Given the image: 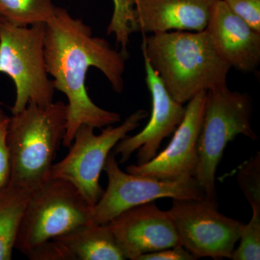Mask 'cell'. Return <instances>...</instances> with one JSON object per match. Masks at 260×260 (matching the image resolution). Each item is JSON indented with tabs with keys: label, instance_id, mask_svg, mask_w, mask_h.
<instances>
[{
	"label": "cell",
	"instance_id": "obj_9",
	"mask_svg": "<svg viewBox=\"0 0 260 260\" xmlns=\"http://www.w3.org/2000/svg\"><path fill=\"white\" fill-rule=\"evenodd\" d=\"M167 212L181 246L195 259H231L244 223L220 213L217 201L173 200Z\"/></svg>",
	"mask_w": 260,
	"mask_h": 260
},
{
	"label": "cell",
	"instance_id": "obj_12",
	"mask_svg": "<svg viewBox=\"0 0 260 260\" xmlns=\"http://www.w3.org/2000/svg\"><path fill=\"white\" fill-rule=\"evenodd\" d=\"M144 59L145 81L151 94L152 111L144 129L134 136H126L116 144L114 154L120 155L121 162L127 161L138 151V164H143L158 153L162 140L175 131L185 114L186 107L173 99L158 75Z\"/></svg>",
	"mask_w": 260,
	"mask_h": 260
},
{
	"label": "cell",
	"instance_id": "obj_18",
	"mask_svg": "<svg viewBox=\"0 0 260 260\" xmlns=\"http://www.w3.org/2000/svg\"><path fill=\"white\" fill-rule=\"evenodd\" d=\"M114 12L107 28V34H114L121 52L128 54L127 47L132 34L134 0H113Z\"/></svg>",
	"mask_w": 260,
	"mask_h": 260
},
{
	"label": "cell",
	"instance_id": "obj_10",
	"mask_svg": "<svg viewBox=\"0 0 260 260\" xmlns=\"http://www.w3.org/2000/svg\"><path fill=\"white\" fill-rule=\"evenodd\" d=\"M207 91L188 102L185 114L165 150L143 164H133L126 172L164 181H184L194 178L198 164V143L204 117Z\"/></svg>",
	"mask_w": 260,
	"mask_h": 260
},
{
	"label": "cell",
	"instance_id": "obj_2",
	"mask_svg": "<svg viewBox=\"0 0 260 260\" xmlns=\"http://www.w3.org/2000/svg\"><path fill=\"white\" fill-rule=\"evenodd\" d=\"M143 55L179 104L227 85L231 68L218 55L206 31L173 30L143 37Z\"/></svg>",
	"mask_w": 260,
	"mask_h": 260
},
{
	"label": "cell",
	"instance_id": "obj_5",
	"mask_svg": "<svg viewBox=\"0 0 260 260\" xmlns=\"http://www.w3.org/2000/svg\"><path fill=\"white\" fill-rule=\"evenodd\" d=\"M92 208L70 181L48 179L30 193L15 249L27 256L44 243L91 223Z\"/></svg>",
	"mask_w": 260,
	"mask_h": 260
},
{
	"label": "cell",
	"instance_id": "obj_6",
	"mask_svg": "<svg viewBox=\"0 0 260 260\" xmlns=\"http://www.w3.org/2000/svg\"><path fill=\"white\" fill-rule=\"evenodd\" d=\"M44 34L43 23L18 26L3 19L0 25V73L11 78L16 90L13 114L29 104L46 107L54 102L56 88L46 66Z\"/></svg>",
	"mask_w": 260,
	"mask_h": 260
},
{
	"label": "cell",
	"instance_id": "obj_24",
	"mask_svg": "<svg viewBox=\"0 0 260 260\" xmlns=\"http://www.w3.org/2000/svg\"><path fill=\"white\" fill-rule=\"evenodd\" d=\"M3 18L1 14H0V25H1L2 22H3Z\"/></svg>",
	"mask_w": 260,
	"mask_h": 260
},
{
	"label": "cell",
	"instance_id": "obj_16",
	"mask_svg": "<svg viewBox=\"0 0 260 260\" xmlns=\"http://www.w3.org/2000/svg\"><path fill=\"white\" fill-rule=\"evenodd\" d=\"M31 191L10 181L0 189V260L12 259L19 226Z\"/></svg>",
	"mask_w": 260,
	"mask_h": 260
},
{
	"label": "cell",
	"instance_id": "obj_23",
	"mask_svg": "<svg viewBox=\"0 0 260 260\" xmlns=\"http://www.w3.org/2000/svg\"><path fill=\"white\" fill-rule=\"evenodd\" d=\"M194 256L184 246L179 245L143 254L138 260H194Z\"/></svg>",
	"mask_w": 260,
	"mask_h": 260
},
{
	"label": "cell",
	"instance_id": "obj_3",
	"mask_svg": "<svg viewBox=\"0 0 260 260\" xmlns=\"http://www.w3.org/2000/svg\"><path fill=\"white\" fill-rule=\"evenodd\" d=\"M68 106L29 104L10 117L7 133L11 173L10 182L32 191L49 179L66 132Z\"/></svg>",
	"mask_w": 260,
	"mask_h": 260
},
{
	"label": "cell",
	"instance_id": "obj_14",
	"mask_svg": "<svg viewBox=\"0 0 260 260\" xmlns=\"http://www.w3.org/2000/svg\"><path fill=\"white\" fill-rule=\"evenodd\" d=\"M218 0H134L132 32L203 31Z\"/></svg>",
	"mask_w": 260,
	"mask_h": 260
},
{
	"label": "cell",
	"instance_id": "obj_22",
	"mask_svg": "<svg viewBox=\"0 0 260 260\" xmlns=\"http://www.w3.org/2000/svg\"><path fill=\"white\" fill-rule=\"evenodd\" d=\"M9 121V116L0 112V189L9 183L11 173L9 148L7 143Z\"/></svg>",
	"mask_w": 260,
	"mask_h": 260
},
{
	"label": "cell",
	"instance_id": "obj_21",
	"mask_svg": "<svg viewBox=\"0 0 260 260\" xmlns=\"http://www.w3.org/2000/svg\"><path fill=\"white\" fill-rule=\"evenodd\" d=\"M233 13L260 32V0H223Z\"/></svg>",
	"mask_w": 260,
	"mask_h": 260
},
{
	"label": "cell",
	"instance_id": "obj_11",
	"mask_svg": "<svg viewBox=\"0 0 260 260\" xmlns=\"http://www.w3.org/2000/svg\"><path fill=\"white\" fill-rule=\"evenodd\" d=\"M108 224L126 259L181 245L169 213L155 202L126 210Z\"/></svg>",
	"mask_w": 260,
	"mask_h": 260
},
{
	"label": "cell",
	"instance_id": "obj_13",
	"mask_svg": "<svg viewBox=\"0 0 260 260\" xmlns=\"http://www.w3.org/2000/svg\"><path fill=\"white\" fill-rule=\"evenodd\" d=\"M218 55L230 68L255 71L260 63V32L233 13L223 0L214 5L205 28Z\"/></svg>",
	"mask_w": 260,
	"mask_h": 260
},
{
	"label": "cell",
	"instance_id": "obj_19",
	"mask_svg": "<svg viewBox=\"0 0 260 260\" xmlns=\"http://www.w3.org/2000/svg\"><path fill=\"white\" fill-rule=\"evenodd\" d=\"M240 244L234 249L233 260H259L260 259V210H252L249 223L243 225Z\"/></svg>",
	"mask_w": 260,
	"mask_h": 260
},
{
	"label": "cell",
	"instance_id": "obj_20",
	"mask_svg": "<svg viewBox=\"0 0 260 260\" xmlns=\"http://www.w3.org/2000/svg\"><path fill=\"white\" fill-rule=\"evenodd\" d=\"M238 184L253 210H260V153L242 164Z\"/></svg>",
	"mask_w": 260,
	"mask_h": 260
},
{
	"label": "cell",
	"instance_id": "obj_7",
	"mask_svg": "<svg viewBox=\"0 0 260 260\" xmlns=\"http://www.w3.org/2000/svg\"><path fill=\"white\" fill-rule=\"evenodd\" d=\"M148 116L147 111L139 109L128 116L120 125L108 126L99 135L94 133L93 126L82 125L75 133L69 153L51 167L49 179L70 181L93 207L104 193L99 179L108 155L121 140L138 128Z\"/></svg>",
	"mask_w": 260,
	"mask_h": 260
},
{
	"label": "cell",
	"instance_id": "obj_15",
	"mask_svg": "<svg viewBox=\"0 0 260 260\" xmlns=\"http://www.w3.org/2000/svg\"><path fill=\"white\" fill-rule=\"evenodd\" d=\"M61 260H124L109 224L88 223L52 239Z\"/></svg>",
	"mask_w": 260,
	"mask_h": 260
},
{
	"label": "cell",
	"instance_id": "obj_25",
	"mask_svg": "<svg viewBox=\"0 0 260 260\" xmlns=\"http://www.w3.org/2000/svg\"><path fill=\"white\" fill-rule=\"evenodd\" d=\"M3 109H2V103L0 102V112H3Z\"/></svg>",
	"mask_w": 260,
	"mask_h": 260
},
{
	"label": "cell",
	"instance_id": "obj_4",
	"mask_svg": "<svg viewBox=\"0 0 260 260\" xmlns=\"http://www.w3.org/2000/svg\"><path fill=\"white\" fill-rule=\"evenodd\" d=\"M251 101L246 94L232 91L227 85L207 91L194 176L205 199L217 201L215 174L229 143L239 135L257 139L251 128Z\"/></svg>",
	"mask_w": 260,
	"mask_h": 260
},
{
	"label": "cell",
	"instance_id": "obj_17",
	"mask_svg": "<svg viewBox=\"0 0 260 260\" xmlns=\"http://www.w3.org/2000/svg\"><path fill=\"white\" fill-rule=\"evenodd\" d=\"M56 8L53 0H0L3 19L18 26L46 24Z\"/></svg>",
	"mask_w": 260,
	"mask_h": 260
},
{
	"label": "cell",
	"instance_id": "obj_1",
	"mask_svg": "<svg viewBox=\"0 0 260 260\" xmlns=\"http://www.w3.org/2000/svg\"><path fill=\"white\" fill-rule=\"evenodd\" d=\"M44 55L47 73L56 90L68 100L66 132L62 145L70 148L82 125L102 129L121 120L117 113L94 104L85 87L90 68L102 72L116 93L124 88L128 56L113 49L102 38L93 37L91 28L64 8H56L45 24Z\"/></svg>",
	"mask_w": 260,
	"mask_h": 260
},
{
	"label": "cell",
	"instance_id": "obj_8",
	"mask_svg": "<svg viewBox=\"0 0 260 260\" xmlns=\"http://www.w3.org/2000/svg\"><path fill=\"white\" fill-rule=\"evenodd\" d=\"M104 170L108 186L92 208V223L107 224L126 210L161 198L173 200H204L205 194L195 178L184 181H164L124 172L115 154L108 155Z\"/></svg>",
	"mask_w": 260,
	"mask_h": 260
}]
</instances>
